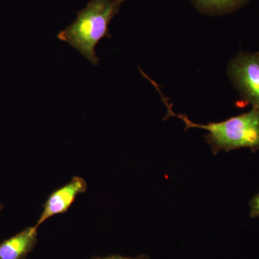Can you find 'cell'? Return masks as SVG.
<instances>
[{"mask_svg": "<svg viewBox=\"0 0 259 259\" xmlns=\"http://www.w3.org/2000/svg\"><path fill=\"white\" fill-rule=\"evenodd\" d=\"M127 0H90L73 23L61 30L59 40L67 42L92 64L98 66L96 48L104 37H111L109 25Z\"/></svg>", "mask_w": 259, "mask_h": 259, "instance_id": "cell-1", "label": "cell"}, {"mask_svg": "<svg viewBox=\"0 0 259 259\" xmlns=\"http://www.w3.org/2000/svg\"><path fill=\"white\" fill-rule=\"evenodd\" d=\"M153 86L157 89L161 100L166 105L169 117H177L185 123L186 128L206 130L208 134L204 136L207 144L211 146L214 154L221 151H231L238 148H249L252 152L259 151V110L252 108L250 111L231 117L220 122H210L207 125L194 123L185 115L175 113L168 99L166 98L157 83L151 80Z\"/></svg>", "mask_w": 259, "mask_h": 259, "instance_id": "cell-2", "label": "cell"}, {"mask_svg": "<svg viewBox=\"0 0 259 259\" xmlns=\"http://www.w3.org/2000/svg\"><path fill=\"white\" fill-rule=\"evenodd\" d=\"M228 74L241 96L259 110V52L240 53L232 59Z\"/></svg>", "mask_w": 259, "mask_h": 259, "instance_id": "cell-3", "label": "cell"}, {"mask_svg": "<svg viewBox=\"0 0 259 259\" xmlns=\"http://www.w3.org/2000/svg\"><path fill=\"white\" fill-rule=\"evenodd\" d=\"M88 189L86 181L80 177H74L69 183L57 189L48 197L38 221L35 225L38 228L42 223L56 214L67 212L75 199L80 194L84 193Z\"/></svg>", "mask_w": 259, "mask_h": 259, "instance_id": "cell-4", "label": "cell"}, {"mask_svg": "<svg viewBox=\"0 0 259 259\" xmlns=\"http://www.w3.org/2000/svg\"><path fill=\"white\" fill-rule=\"evenodd\" d=\"M37 241V228L28 227L0 243V259H25Z\"/></svg>", "mask_w": 259, "mask_h": 259, "instance_id": "cell-5", "label": "cell"}, {"mask_svg": "<svg viewBox=\"0 0 259 259\" xmlns=\"http://www.w3.org/2000/svg\"><path fill=\"white\" fill-rule=\"evenodd\" d=\"M194 8L202 14L221 16L236 11L249 0H192Z\"/></svg>", "mask_w": 259, "mask_h": 259, "instance_id": "cell-6", "label": "cell"}, {"mask_svg": "<svg viewBox=\"0 0 259 259\" xmlns=\"http://www.w3.org/2000/svg\"><path fill=\"white\" fill-rule=\"evenodd\" d=\"M250 217L256 218L259 217V192L253 196V198L250 199Z\"/></svg>", "mask_w": 259, "mask_h": 259, "instance_id": "cell-7", "label": "cell"}, {"mask_svg": "<svg viewBox=\"0 0 259 259\" xmlns=\"http://www.w3.org/2000/svg\"><path fill=\"white\" fill-rule=\"evenodd\" d=\"M92 259H150L146 255H139L136 257L122 256L120 255H110L105 257H95Z\"/></svg>", "mask_w": 259, "mask_h": 259, "instance_id": "cell-8", "label": "cell"}, {"mask_svg": "<svg viewBox=\"0 0 259 259\" xmlns=\"http://www.w3.org/2000/svg\"><path fill=\"white\" fill-rule=\"evenodd\" d=\"M3 208H4V206H3V204L0 203V212H2V210H3Z\"/></svg>", "mask_w": 259, "mask_h": 259, "instance_id": "cell-9", "label": "cell"}]
</instances>
